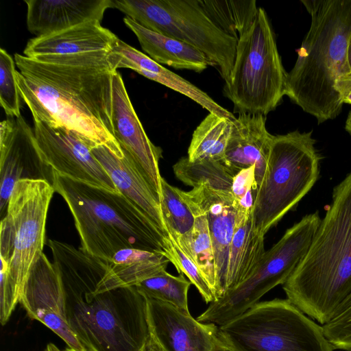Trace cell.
Instances as JSON below:
<instances>
[{
  "label": "cell",
  "mask_w": 351,
  "mask_h": 351,
  "mask_svg": "<svg viewBox=\"0 0 351 351\" xmlns=\"http://www.w3.org/2000/svg\"><path fill=\"white\" fill-rule=\"evenodd\" d=\"M64 291L69 324L86 351H157L147 303L135 286L99 290L108 262L80 248L49 240Z\"/></svg>",
  "instance_id": "obj_1"
},
{
  "label": "cell",
  "mask_w": 351,
  "mask_h": 351,
  "mask_svg": "<svg viewBox=\"0 0 351 351\" xmlns=\"http://www.w3.org/2000/svg\"><path fill=\"white\" fill-rule=\"evenodd\" d=\"M21 99L34 122L69 130L93 148L123 153L113 134L112 79L110 66L43 62L14 54Z\"/></svg>",
  "instance_id": "obj_2"
},
{
  "label": "cell",
  "mask_w": 351,
  "mask_h": 351,
  "mask_svg": "<svg viewBox=\"0 0 351 351\" xmlns=\"http://www.w3.org/2000/svg\"><path fill=\"white\" fill-rule=\"evenodd\" d=\"M282 288L322 325L351 306V171L334 187L308 252Z\"/></svg>",
  "instance_id": "obj_3"
},
{
  "label": "cell",
  "mask_w": 351,
  "mask_h": 351,
  "mask_svg": "<svg viewBox=\"0 0 351 351\" xmlns=\"http://www.w3.org/2000/svg\"><path fill=\"white\" fill-rule=\"evenodd\" d=\"M309 30L285 81V95L318 123L333 119L343 104L335 85L343 75L351 32V0H301Z\"/></svg>",
  "instance_id": "obj_4"
},
{
  "label": "cell",
  "mask_w": 351,
  "mask_h": 351,
  "mask_svg": "<svg viewBox=\"0 0 351 351\" xmlns=\"http://www.w3.org/2000/svg\"><path fill=\"white\" fill-rule=\"evenodd\" d=\"M52 185L70 209L80 237V248L85 252L107 262L127 248L165 255L164 241L168 234L120 192L53 170Z\"/></svg>",
  "instance_id": "obj_5"
},
{
  "label": "cell",
  "mask_w": 351,
  "mask_h": 351,
  "mask_svg": "<svg viewBox=\"0 0 351 351\" xmlns=\"http://www.w3.org/2000/svg\"><path fill=\"white\" fill-rule=\"evenodd\" d=\"M55 192L45 180H20L12 192L0 232V322L19 302L28 274L43 253L45 223Z\"/></svg>",
  "instance_id": "obj_6"
},
{
  "label": "cell",
  "mask_w": 351,
  "mask_h": 351,
  "mask_svg": "<svg viewBox=\"0 0 351 351\" xmlns=\"http://www.w3.org/2000/svg\"><path fill=\"white\" fill-rule=\"evenodd\" d=\"M315 144L312 131L274 136L267 169L252 209L259 234L265 236L318 180L320 157Z\"/></svg>",
  "instance_id": "obj_7"
},
{
  "label": "cell",
  "mask_w": 351,
  "mask_h": 351,
  "mask_svg": "<svg viewBox=\"0 0 351 351\" xmlns=\"http://www.w3.org/2000/svg\"><path fill=\"white\" fill-rule=\"evenodd\" d=\"M222 351H333L316 324L287 299L258 302L219 326Z\"/></svg>",
  "instance_id": "obj_8"
},
{
  "label": "cell",
  "mask_w": 351,
  "mask_h": 351,
  "mask_svg": "<svg viewBox=\"0 0 351 351\" xmlns=\"http://www.w3.org/2000/svg\"><path fill=\"white\" fill-rule=\"evenodd\" d=\"M285 71L267 13L258 8L252 25L238 40L234 62L223 95L239 114L266 116L285 95Z\"/></svg>",
  "instance_id": "obj_9"
},
{
  "label": "cell",
  "mask_w": 351,
  "mask_h": 351,
  "mask_svg": "<svg viewBox=\"0 0 351 351\" xmlns=\"http://www.w3.org/2000/svg\"><path fill=\"white\" fill-rule=\"evenodd\" d=\"M113 8L143 27L186 43L204 53L229 81L237 40L208 16L199 0H112Z\"/></svg>",
  "instance_id": "obj_10"
},
{
  "label": "cell",
  "mask_w": 351,
  "mask_h": 351,
  "mask_svg": "<svg viewBox=\"0 0 351 351\" xmlns=\"http://www.w3.org/2000/svg\"><path fill=\"white\" fill-rule=\"evenodd\" d=\"M321 220L319 212L315 211L287 229L281 239L265 252L254 274L210 303L197 319L221 326L258 302L275 287L283 285L308 252Z\"/></svg>",
  "instance_id": "obj_11"
},
{
  "label": "cell",
  "mask_w": 351,
  "mask_h": 351,
  "mask_svg": "<svg viewBox=\"0 0 351 351\" xmlns=\"http://www.w3.org/2000/svg\"><path fill=\"white\" fill-rule=\"evenodd\" d=\"M45 180L53 184V169L45 162L34 129L22 116L0 123V212L5 216L16 182Z\"/></svg>",
  "instance_id": "obj_12"
},
{
  "label": "cell",
  "mask_w": 351,
  "mask_h": 351,
  "mask_svg": "<svg viewBox=\"0 0 351 351\" xmlns=\"http://www.w3.org/2000/svg\"><path fill=\"white\" fill-rule=\"evenodd\" d=\"M34 132L45 162L56 172L74 180L119 192L91 147L75 133L44 122H34Z\"/></svg>",
  "instance_id": "obj_13"
},
{
  "label": "cell",
  "mask_w": 351,
  "mask_h": 351,
  "mask_svg": "<svg viewBox=\"0 0 351 351\" xmlns=\"http://www.w3.org/2000/svg\"><path fill=\"white\" fill-rule=\"evenodd\" d=\"M19 303L30 319L47 326L69 348L76 351H86L69 324L60 276L44 252L28 274Z\"/></svg>",
  "instance_id": "obj_14"
},
{
  "label": "cell",
  "mask_w": 351,
  "mask_h": 351,
  "mask_svg": "<svg viewBox=\"0 0 351 351\" xmlns=\"http://www.w3.org/2000/svg\"><path fill=\"white\" fill-rule=\"evenodd\" d=\"M147 298V318L157 351H222L219 326L203 323L167 302Z\"/></svg>",
  "instance_id": "obj_15"
},
{
  "label": "cell",
  "mask_w": 351,
  "mask_h": 351,
  "mask_svg": "<svg viewBox=\"0 0 351 351\" xmlns=\"http://www.w3.org/2000/svg\"><path fill=\"white\" fill-rule=\"evenodd\" d=\"M113 134L123 155L131 160L155 192L161 195L159 160L162 149L147 136L117 71L112 79Z\"/></svg>",
  "instance_id": "obj_16"
},
{
  "label": "cell",
  "mask_w": 351,
  "mask_h": 351,
  "mask_svg": "<svg viewBox=\"0 0 351 351\" xmlns=\"http://www.w3.org/2000/svg\"><path fill=\"white\" fill-rule=\"evenodd\" d=\"M186 192L204 210L208 221L215 261L218 300L226 292L230 247L237 221L236 201L232 193L216 191L205 184Z\"/></svg>",
  "instance_id": "obj_17"
},
{
  "label": "cell",
  "mask_w": 351,
  "mask_h": 351,
  "mask_svg": "<svg viewBox=\"0 0 351 351\" xmlns=\"http://www.w3.org/2000/svg\"><path fill=\"white\" fill-rule=\"evenodd\" d=\"M273 138L267 130L265 116L239 114L232 120L223 162L235 174L254 166L258 189L267 169Z\"/></svg>",
  "instance_id": "obj_18"
},
{
  "label": "cell",
  "mask_w": 351,
  "mask_h": 351,
  "mask_svg": "<svg viewBox=\"0 0 351 351\" xmlns=\"http://www.w3.org/2000/svg\"><path fill=\"white\" fill-rule=\"evenodd\" d=\"M108 62L113 71H117L120 68L130 69L151 80L186 96L210 113L231 120L235 119L233 114L219 105L199 88L119 38L109 51Z\"/></svg>",
  "instance_id": "obj_19"
},
{
  "label": "cell",
  "mask_w": 351,
  "mask_h": 351,
  "mask_svg": "<svg viewBox=\"0 0 351 351\" xmlns=\"http://www.w3.org/2000/svg\"><path fill=\"white\" fill-rule=\"evenodd\" d=\"M27 27L36 37L60 32L82 23L101 21L112 0H25Z\"/></svg>",
  "instance_id": "obj_20"
},
{
  "label": "cell",
  "mask_w": 351,
  "mask_h": 351,
  "mask_svg": "<svg viewBox=\"0 0 351 351\" xmlns=\"http://www.w3.org/2000/svg\"><path fill=\"white\" fill-rule=\"evenodd\" d=\"M91 152L106 170L117 190L167 235L160 208V197L134 163L117 156L104 145Z\"/></svg>",
  "instance_id": "obj_21"
},
{
  "label": "cell",
  "mask_w": 351,
  "mask_h": 351,
  "mask_svg": "<svg viewBox=\"0 0 351 351\" xmlns=\"http://www.w3.org/2000/svg\"><path fill=\"white\" fill-rule=\"evenodd\" d=\"M118 37L98 21H88L47 36L31 38L23 54L34 58L43 56H73L110 51Z\"/></svg>",
  "instance_id": "obj_22"
},
{
  "label": "cell",
  "mask_w": 351,
  "mask_h": 351,
  "mask_svg": "<svg viewBox=\"0 0 351 351\" xmlns=\"http://www.w3.org/2000/svg\"><path fill=\"white\" fill-rule=\"evenodd\" d=\"M123 22L136 35L142 49L160 64L197 73L215 66L204 53L186 43L145 28L128 16Z\"/></svg>",
  "instance_id": "obj_23"
},
{
  "label": "cell",
  "mask_w": 351,
  "mask_h": 351,
  "mask_svg": "<svg viewBox=\"0 0 351 351\" xmlns=\"http://www.w3.org/2000/svg\"><path fill=\"white\" fill-rule=\"evenodd\" d=\"M264 237L256 230L252 210L237 209L235 229L230 247L225 294L254 274L266 252Z\"/></svg>",
  "instance_id": "obj_24"
},
{
  "label": "cell",
  "mask_w": 351,
  "mask_h": 351,
  "mask_svg": "<svg viewBox=\"0 0 351 351\" xmlns=\"http://www.w3.org/2000/svg\"><path fill=\"white\" fill-rule=\"evenodd\" d=\"M183 196L195 216L194 226L191 231L184 236L177 239L171 237L197 266L217 300V273L208 221L204 210L188 196L186 191H183Z\"/></svg>",
  "instance_id": "obj_25"
},
{
  "label": "cell",
  "mask_w": 351,
  "mask_h": 351,
  "mask_svg": "<svg viewBox=\"0 0 351 351\" xmlns=\"http://www.w3.org/2000/svg\"><path fill=\"white\" fill-rule=\"evenodd\" d=\"M232 120L210 113L194 130L188 149L191 162H223L232 130Z\"/></svg>",
  "instance_id": "obj_26"
},
{
  "label": "cell",
  "mask_w": 351,
  "mask_h": 351,
  "mask_svg": "<svg viewBox=\"0 0 351 351\" xmlns=\"http://www.w3.org/2000/svg\"><path fill=\"white\" fill-rule=\"evenodd\" d=\"M169 262L162 254L127 248L116 252L108 263L119 287H131L166 269Z\"/></svg>",
  "instance_id": "obj_27"
},
{
  "label": "cell",
  "mask_w": 351,
  "mask_h": 351,
  "mask_svg": "<svg viewBox=\"0 0 351 351\" xmlns=\"http://www.w3.org/2000/svg\"><path fill=\"white\" fill-rule=\"evenodd\" d=\"M199 2L211 20L237 40L252 25L258 10L254 0H199Z\"/></svg>",
  "instance_id": "obj_28"
},
{
  "label": "cell",
  "mask_w": 351,
  "mask_h": 351,
  "mask_svg": "<svg viewBox=\"0 0 351 351\" xmlns=\"http://www.w3.org/2000/svg\"><path fill=\"white\" fill-rule=\"evenodd\" d=\"M173 170L178 180L192 188L205 184L214 190L232 193V180L236 174L223 162H191L188 157H182L173 166Z\"/></svg>",
  "instance_id": "obj_29"
},
{
  "label": "cell",
  "mask_w": 351,
  "mask_h": 351,
  "mask_svg": "<svg viewBox=\"0 0 351 351\" xmlns=\"http://www.w3.org/2000/svg\"><path fill=\"white\" fill-rule=\"evenodd\" d=\"M160 208L167 234L177 239L191 231L195 216L183 196V191L160 180Z\"/></svg>",
  "instance_id": "obj_30"
},
{
  "label": "cell",
  "mask_w": 351,
  "mask_h": 351,
  "mask_svg": "<svg viewBox=\"0 0 351 351\" xmlns=\"http://www.w3.org/2000/svg\"><path fill=\"white\" fill-rule=\"evenodd\" d=\"M191 283L182 274L174 276L166 269L137 284L135 287L144 296L167 302L189 312L188 291Z\"/></svg>",
  "instance_id": "obj_31"
},
{
  "label": "cell",
  "mask_w": 351,
  "mask_h": 351,
  "mask_svg": "<svg viewBox=\"0 0 351 351\" xmlns=\"http://www.w3.org/2000/svg\"><path fill=\"white\" fill-rule=\"evenodd\" d=\"M164 242L165 256L180 274H184L189 278L206 303L215 302L216 298L212 289L195 263L186 255L169 234L165 237Z\"/></svg>",
  "instance_id": "obj_32"
},
{
  "label": "cell",
  "mask_w": 351,
  "mask_h": 351,
  "mask_svg": "<svg viewBox=\"0 0 351 351\" xmlns=\"http://www.w3.org/2000/svg\"><path fill=\"white\" fill-rule=\"evenodd\" d=\"M15 61L3 48L0 49V102L8 117H19L21 97L16 82Z\"/></svg>",
  "instance_id": "obj_33"
},
{
  "label": "cell",
  "mask_w": 351,
  "mask_h": 351,
  "mask_svg": "<svg viewBox=\"0 0 351 351\" xmlns=\"http://www.w3.org/2000/svg\"><path fill=\"white\" fill-rule=\"evenodd\" d=\"M325 337L335 349L351 351V306L322 325Z\"/></svg>",
  "instance_id": "obj_34"
},
{
  "label": "cell",
  "mask_w": 351,
  "mask_h": 351,
  "mask_svg": "<svg viewBox=\"0 0 351 351\" xmlns=\"http://www.w3.org/2000/svg\"><path fill=\"white\" fill-rule=\"evenodd\" d=\"M256 190L254 166L243 169L234 176L231 193L236 202L241 200L250 192Z\"/></svg>",
  "instance_id": "obj_35"
},
{
  "label": "cell",
  "mask_w": 351,
  "mask_h": 351,
  "mask_svg": "<svg viewBox=\"0 0 351 351\" xmlns=\"http://www.w3.org/2000/svg\"><path fill=\"white\" fill-rule=\"evenodd\" d=\"M335 88L341 103L351 104V72L341 75L336 80Z\"/></svg>",
  "instance_id": "obj_36"
},
{
  "label": "cell",
  "mask_w": 351,
  "mask_h": 351,
  "mask_svg": "<svg viewBox=\"0 0 351 351\" xmlns=\"http://www.w3.org/2000/svg\"><path fill=\"white\" fill-rule=\"evenodd\" d=\"M351 72V32L349 37L348 45L346 54V64L343 68V75Z\"/></svg>",
  "instance_id": "obj_37"
},
{
  "label": "cell",
  "mask_w": 351,
  "mask_h": 351,
  "mask_svg": "<svg viewBox=\"0 0 351 351\" xmlns=\"http://www.w3.org/2000/svg\"><path fill=\"white\" fill-rule=\"evenodd\" d=\"M346 130L351 135V111L349 112L345 125Z\"/></svg>",
  "instance_id": "obj_38"
},
{
  "label": "cell",
  "mask_w": 351,
  "mask_h": 351,
  "mask_svg": "<svg viewBox=\"0 0 351 351\" xmlns=\"http://www.w3.org/2000/svg\"><path fill=\"white\" fill-rule=\"evenodd\" d=\"M44 351H62L60 350L56 345L52 343H49L46 346V348Z\"/></svg>",
  "instance_id": "obj_39"
},
{
  "label": "cell",
  "mask_w": 351,
  "mask_h": 351,
  "mask_svg": "<svg viewBox=\"0 0 351 351\" xmlns=\"http://www.w3.org/2000/svg\"><path fill=\"white\" fill-rule=\"evenodd\" d=\"M64 351H76V350H75L73 349H71V348L68 347Z\"/></svg>",
  "instance_id": "obj_40"
}]
</instances>
